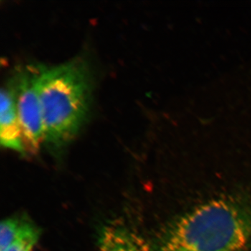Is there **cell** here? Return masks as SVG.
<instances>
[{"mask_svg": "<svg viewBox=\"0 0 251 251\" xmlns=\"http://www.w3.org/2000/svg\"><path fill=\"white\" fill-rule=\"evenodd\" d=\"M0 141L5 148L20 153H25L14 92L9 82L1 88L0 94Z\"/></svg>", "mask_w": 251, "mask_h": 251, "instance_id": "277c9868", "label": "cell"}, {"mask_svg": "<svg viewBox=\"0 0 251 251\" xmlns=\"http://www.w3.org/2000/svg\"><path fill=\"white\" fill-rule=\"evenodd\" d=\"M23 216H12L3 220L0 226V251H4L31 224Z\"/></svg>", "mask_w": 251, "mask_h": 251, "instance_id": "8992f818", "label": "cell"}, {"mask_svg": "<svg viewBox=\"0 0 251 251\" xmlns=\"http://www.w3.org/2000/svg\"><path fill=\"white\" fill-rule=\"evenodd\" d=\"M36 90L44 143L59 153L76 136L90 112L93 80L90 66L76 57L58 65H37Z\"/></svg>", "mask_w": 251, "mask_h": 251, "instance_id": "7a4b0ae2", "label": "cell"}, {"mask_svg": "<svg viewBox=\"0 0 251 251\" xmlns=\"http://www.w3.org/2000/svg\"><path fill=\"white\" fill-rule=\"evenodd\" d=\"M40 229L34 223H31L4 251H33L40 237Z\"/></svg>", "mask_w": 251, "mask_h": 251, "instance_id": "52a82bcc", "label": "cell"}, {"mask_svg": "<svg viewBox=\"0 0 251 251\" xmlns=\"http://www.w3.org/2000/svg\"><path fill=\"white\" fill-rule=\"evenodd\" d=\"M99 251H151L145 239L123 223L111 222L100 230Z\"/></svg>", "mask_w": 251, "mask_h": 251, "instance_id": "5b68a950", "label": "cell"}, {"mask_svg": "<svg viewBox=\"0 0 251 251\" xmlns=\"http://www.w3.org/2000/svg\"><path fill=\"white\" fill-rule=\"evenodd\" d=\"M251 246V202L227 196L175 219L151 251H247Z\"/></svg>", "mask_w": 251, "mask_h": 251, "instance_id": "6da1fadb", "label": "cell"}, {"mask_svg": "<svg viewBox=\"0 0 251 251\" xmlns=\"http://www.w3.org/2000/svg\"><path fill=\"white\" fill-rule=\"evenodd\" d=\"M37 65L18 68L9 81L12 86L23 145L34 153L44 143L40 103L36 90Z\"/></svg>", "mask_w": 251, "mask_h": 251, "instance_id": "3957f363", "label": "cell"}]
</instances>
